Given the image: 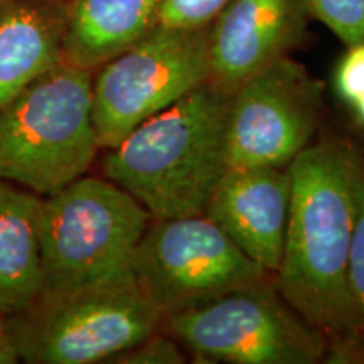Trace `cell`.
Segmentation results:
<instances>
[{"label": "cell", "mask_w": 364, "mask_h": 364, "mask_svg": "<svg viewBox=\"0 0 364 364\" xmlns=\"http://www.w3.org/2000/svg\"><path fill=\"white\" fill-rule=\"evenodd\" d=\"M270 275L206 215L152 220L132 263L136 287L164 318Z\"/></svg>", "instance_id": "obj_7"}, {"label": "cell", "mask_w": 364, "mask_h": 364, "mask_svg": "<svg viewBox=\"0 0 364 364\" xmlns=\"http://www.w3.org/2000/svg\"><path fill=\"white\" fill-rule=\"evenodd\" d=\"M353 105H354V110H356L359 122L364 125V95H361V97H359Z\"/></svg>", "instance_id": "obj_21"}, {"label": "cell", "mask_w": 364, "mask_h": 364, "mask_svg": "<svg viewBox=\"0 0 364 364\" xmlns=\"http://www.w3.org/2000/svg\"><path fill=\"white\" fill-rule=\"evenodd\" d=\"M211 27H156L93 73L100 149L115 147L147 118L208 81Z\"/></svg>", "instance_id": "obj_8"}, {"label": "cell", "mask_w": 364, "mask_h": 364, "mask_svg": "<svg viewBox=\"0 0 364 364\" xmlns=\"http://www.w3.org/2000/svg\"><path fill=\"white\" fill-rule=\"evenodd\" d=\"M307 7L346 46L364 41V0H307Z\"/></svg>", "instance_id": "obj_16"}, {"label": "cell", "mask_w": 364, "mask_h": 364, "mask_svg": "<svg viewBox=\"0 0 364 364\" xmlns=\"http://www.w3.org/2000/svg\"><path fill=\"white\" fill-rule=\"evenodd\" d=\"M336 91L346 103H354L364 95V41L348 46L336 70Z\"/></svg>", "instance_id": "obj_19"}, {"label": "cell", "mask_w": 364, "mask_h": 364, "mask_svg": "<svg viewBox=\"0 0 364 364\" xmlns=\"http://www.w3.org/2000/svg\"><path fill=\"white\" fill-rule=\"evenodd\" d=\"M289 167H228L204 215L253 262L275 275L290 213Z\"/></svg>", "instance_id": "obj_11"}, {"label": "cell", "mask_w": 364, "mask_h": 364, "mask_svg": "<svg viewBox=\"0 0 364 364\" xmlns=\"http://www.w3.org/2000/svg\"><path fill=\"white\" fill-rule=\"evenodd\" d=\"M21 363L19 351L9 324V316L0 314V364Z\"/></svg>", "instance_id": "obj_20"}, {"label": "cell", "mask_w": 364, "mask_h": 364, "mask_svg": "<svg viewBox=\"0 0 364 364\" xmlns=\"http://www.w3.org/2000/svg\"><path fill=\"white\" fill-rule=\"evenodd\" d=\"M93 73L61 61L0 108V179L46 198L98 156Z\"/></svg>", "instance_id": "obj_3"}, {"label": "cell", "mask_w": 364, "mask_h": 364, "mask_svg": "<svg viewBox=\"0 0 364 364\" xmlns=\"http://www.w3.org/2000/svg\"><path fill=\"white\" fill-rule=\"evenodd\" d=\"M162 0H66L63 61L97 71L157 27Z\"/></svg>", "instance_id": "obj_13"}, {"label": "cell", "mask_w": 364, "mask_h": 364, "mask_svg": "<svg viewBox=\"0 0 364 364\" xmlns=\"http://www.w3.org/2000/svg\"><path fill=\"white\" fill-rule=\"evenodd\" d=\"M231 0H162L157 26L166 29H199L216 21Z\"/></svg>", "instance_id": "obj_17"}, {"label": "cell", "mask_w": 364, "mask_h": 364, "mask_svg": "<svg viewBox=\"0 0 364 364\" xmlns=\"http://www.w3.org/2000/svg\"><path fill=\"white\" fill-rule=\"evenodd\" d=\"M348 292L351 304L354 361H364V154H359L356 177V216L348 262Z\"/></svg>", "instance_id": "obj_15"}, {"label": "cell", "mask_w": 364, "mask_h": 364, "mask_svg": "<svg viewBox=\"0 0 364 364\" xmlns=\"http://www.w3.org/2000/svg\"><path fill=\"white\" fill-rule=\"evenodd\" d=\"M230 97L209 81L196 86L108 149L103 176L134 196L152 220L204 215L228 169Z\"/></svg>", "instance_id": "obj_2"}, {"label": "cell", "mask_w": 364, "mask_h": 364, "mask_svg": "<svg viewBox=\"0 0 364 364\" xmlns=\"http://www.w3.org/2000/svg\"><path fill=\"white\" fill-rule=\"evenodd\" d=\"M324 85L287 56L243 81L230 97L228 167H289L312 144Z\"/></svg>", "instance_id": "obj_9"}, {"label": "cell", "mask_w": 364, "mask_h": 364, "mask_svg": "<svg viewBox=\"0 0 364 364\" xmlns=\"http://www.w3.org/2000/svg\"><path fill=\"white\" fill-rule=\"evenodd\" d=\"M359 150L348 140L312 142L290 162V213L275 284L329 346L327 363H353L348 262L356 216Z\"/></svg>", "instance_id": "obj_1"}, {"label": "cell", "mask_w": 364, "mask_h": 364, "mask_svg": "<svg viewBox=\"0 0 364 364\" xmlns=\"http://www.w3.org/2000/svg\"><path fill=\"white\" fill-rule=\"evenodd\" d=\"M164 332L206 363L317 364L329 346L287 302L270 275L164 318Z\"/></svg>", "instance_id": "obj_6"}, {"label": "cell", "mask_w": 364, "mask_h": 364, "mask_svg": "<svg viewBox=\"0 0 364 364\" xmlns=\"http://www.w3.org/2000/svg\"><path fill=\"white\" fill-rule=\"evenodd\" d=\"M9 324L22 363H108L164 329V316L134 279L39 292Z\"/></svg>", "instance_id": "obj_5"}, {"label": "cell", "mask_w": 364, "mask_h": 364, "mask_svg": "<svg viewBox=\"0 0 364 364\" xmlns=\"http://www.w3.org/2000/svg\"><path fill=\"white\" fill-rule=\"evenodd\" d=\"M108 363L113 364H182L186 356L182 346L167 332L159 331L139 344L118 353Z\"/></svg>", "instance_id": "obj_18"}, {"label": "cell", "mask_w": 364, "mask_h": 364, "mask_svg": "<svg viewBox=\"0 0 364 364\" xmlns=\"http://www.w3.org/2000/svg\"><path fill=\"white\" fill-rule=\"evenodd\" d=\"M66 0L0 6V108L63 61Z\"/></svg>", "instance_id": "obj_12"}, {"label": "cell", "mask_w": 364, "mask_h": 364, "mask_svg": "<svg viewBox=\"0 0 364 364\" xmlns=\"http://www.w3.org/2000/svg\"><path fill=\"white\" fill-rule=\"evenodd\" d=\"M307 0H231L211 27L208 81L231 95L304 43Z\"/></svg>", "instance_id": "obj_10"}, {"label": "cell", "mask_w": 364, "mask_h": 364, "mask_svg": "<svg viewBox=\"0 0 364 364\" xmlns=\"http://www.w3.org/2000/svg\"><path fill=\"white\" fill-rule=\"evenodd\" d=\"M150 221L147 209L107 177L85 174L41 198L43 290L134 279L135 250Z\"/></svg>", "instance_id": "obj_4"}, {"label": "cell", "mask_w": 364, "mask_h": 364, "mask_svg": "<svg viewBox=\"0 0 364 364\" xmlns=\"http://www.w3.org/2000/svg\"><path fill=\"white\" fill-rule=\"evenodd\" d=\"M41 198L0 179V314L12 316L43 290Z\"/></svg>", "instance_id": "obj_14"}, {"label": "cell", "mask_w": 364, "mask_h": 364, "mask_svg": "<svg viewBox=\"0 0 364 364\" xmlns=\"http://www.w3.org/2000/svg\"><path fill=\"white\" fill-rule=\"evenodd\" d=\"M4 2H6V0H0V6H2V4H4Z\"/></svg>", "instance_id": "obj_22"}]
</instances>
